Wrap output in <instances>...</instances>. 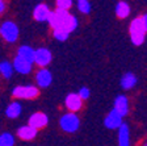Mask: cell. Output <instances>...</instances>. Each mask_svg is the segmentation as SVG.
Listing matches in <instances>:
<instances>
[{
    "label": "cell",
    "instance_id": "obj_1",
    "mask_svg": "<svg viewBox=\"0 0 147 146\" xmlns=\"http://www.w3.org/2000/svg\"><path fill=\"white\" fill-rule=\"evenodd\" d=\"M129 36H130V40H131L133 45L135 46L143 45L147 36V32L143 26L141 16H137V17H134L131 20V22L129 25Z\"/></svg>",
    "mask_w": 147,
    "mask_h": 146
},
{
    "label": "cell",
    "instance_id": "obj_2",
    "mask_svg": "<svg viewBox=\"0 0 147 146\" xmlns=\"http://www.w3.org/2000/svg\"><path fill=\"white\" fill-rule=\"evenodd\" d=\"M11 95L16 100H34L40 96V88L34 84L16 86L12 88Z\"/></svg>",
    "mask_w": 147,
    "mask_h": 146
},
{
    "label": "cell",
    "instance_id": "obj_3",
    "mask_svg": "<svg viewBox=\"0 0 147 146\" xmlns=\"http://www.w3.org/2000/svg\"><path fill=\"white\" fill-rule=\"evenodd\" d=\"M0 37L8 43H15L20 37V29L17 24L11 20H5L0 24Z\"/></svg>",
    "mask_w": 147,
    "mask_h": 146
},
{
    "label": "cell",
    "instance_id": "obj_4",
    "mask_svg": "<svg viewBox=\"0 0 147 146\" xmlns=\"http://www.w3.org/2000/svg\"><path fill=\"white\" fill-rule=\"evenodd\" d=\"M59 126L66 133H75L80 128V119L76 113L67 112L59 119Z\"/></svg>",
    "mask_w": 147,
    "mask_h": 146
},
{
    "label": "cell",
    "instance_id": "obj_5",
    "mask_svg": "<svg viewBox=\"0 0 147 146\" xmlns=\"http://www.w3.org/2000/svg\"><path fill=\"white\" fill-rule=\"evenodd\" d=\"M68 15H70V11H64V9H58V8L51 9L50 16L47 18V24L50 25L53 31H58V29L63 31Z\"/></svg>",
    "mask_w": 147,
    "mask_h": 146
},
{
    "label": "cell",
    "instance_id": "obj_6",
    "mask_svg": "<svg viewBox=\"0 0 147 146\" xmlns=\"http://www.w3.org/2000/svg\"><path fill=\"white\" fill-rule=\"evenodd\" d=\"M53 61V54L50 52V49L45 48V46H41V48L34 49V65L43 69V67H47Z\"/></svg>",
    "mask_w": 147,
    "mask_h": 146
},
{
    "label": "cell",
    "instance_id": "obj_7",
    "mask_svg": "<svg viewBox=\"0 0 147 146\" xmlns=\"http://www.w3.org/2000/svg\"><path fill=\"white\" fill-rule=\"evenodd\" d=\"M47 124H49V116L45 112H34L28 120V125H30L32 128L37 129V130L45 129Z\"/></svg>",
    "mask_w": 147,
    "mask_h": 146
},
{
    "label": "cell",
    "instance_id": "obj_8",
    "mask_svg": "<svg viewBox=\"0 0 147 146\" xmlns=\"http://www.w3.org/2000/svg\"><path fill=\"white\" fill-rule=\"evenodd\" d=\"M83 103H84V101L80 99L76 92H70V94L66 96V99H64V105H66L67 111L68 112H72V113H78L79 111H82Z\"/></svg>",
    "mask_w": 147,
    "mask_h": 146
},
{
    "label": "cell",
    "instance_id": "obj_9",
    "mask_svg": "<svg viewBox=\"0 0 147 146\" xmlns=\"http://www.w3.org/2000/svg\"><path fill=\"white\" fill-rule=\"evenodd\" d=\"M53 82L51 71L47 67H43L36 73V86L38 88H47Z\"/></svg>",
    "mask_w": 147,
    "mask_h": 146
},
{
    "label": "cell",
    "instance_id": "obj_10",
    "mask_svg": "<svg viewBox=\"0 0 147 146\" xmlns=\"http://www.w3.org/2000/svg\"><path fill=\"white\" fill-rule=\"evenodd\" d=\"M123 122V117L118 115L114 109H112L104 119V125L107 129H110V130H117V129L122 125Z\"/></svg>",
    "mask_w": 147,
    "mask_h": 146
},
{
    "label": "cell",
    "instance_id": "obj_11",
    "mask_svg": "<svg viewBox=\"0 0 147 146\" xmlns=\"http://www.w3.org/2000/svg\"><path fill=\"white\" fill-rule=\"evenodd\" d=\"M113 109L118 113L121 117H125L129 115V111H130V103H129L127 96L125 95H118V96L114 99V105Z\"/></svg>",
    "mask_w": 147,
    "mask_h": 146
},
{
    "label": "cell",
    "instance_id": "obj_12",
    "mask_svg": "<svg viewBox=\"0 0 147 146\" xmlns=\"http://www.w3.org/2000/svg\"><path fill=\"white\" fill-rule=\"evenodd\" d=\"M51 9L46 3L37 4L33 9V18L37 22H47V18L50 16Z\"/></svg>",
    "mask_w": 147,
    "mask_h": 146
},
{
    "label": "cell",
    "instance_id": "obj_13",
    "mask_svg": "<svg viewBox=\"0 0 147 146\" xmlns=\"http://www.w3.org/2000/svg\"><path fill=\"white\" fill-rule=\"evenodd\" d=\"M12 66H13V70L16 73H18L20 75H28V74H30L33 71V63L25 61V59L17 57V55L13 58Z\"/></svg>",
    "mask_w": 147,
    "mask_h": 146
},
{
    "label": "cell",
    "instance_id": "obj_14",
    "mask_svg": "<svg viewBox=\"0 0 147 146\" xmlns=\"http://www.w3.org/2000/svg\"><path fill=\"white\" fill-rule=\"evenodd\" d=\"M38 136V130L32 128L30 125H22L16 132V137L20 138L21 141H33Z\"/></svg>",
    "mask_w": 147,
    "mask_h": 146
},
{
    "label": "cell",
    "instance_id": "obj_15",
    "mask_svg": "<svg viewBox=\"0 0 147 146\" xmlns=\"http://www.w3.org/2000/svg\"><path fill=\"white\" fill-rule=\"evenodd\" d=\"M118 146H130V126L122 122L118 129Z\"/></svg>",
    "mask_w": 147,
    "mask_h": 146
},
{
    "label": "cell",
    "instance_id": "obj_16",
    "mask_svg": "<svg viewBox=\"0 0 147 146\" xmlns=\"http://www.w3.org/2000/svg\"><path fill=\"white\" fill-rule=\"evenodd\" d=\"M21 112H22V105L20 104L18 100L11 101L5 108V116L11 120H15V119H17V117H20Z\"/></svg>",
    "mask_w": 147,
    "mask_h": 146
},
{
    "label": "cell",
    "instance_id": "obj_17",
    "mask_svg": "<svg viewBox=\"0 0 147 146\" xmlns=\"http://www.w3.org/2000/svg\"><path fill=\"white\" fill-rule=\"evenodd\" d=\"M16 55L25 59V61L30 62V63H33L34 62V48H32L29 45H20L17 48V50H16Z\"/></svg>",
    "mask_w": 147,
    "mask_h": 146
},
{
    "label": "cell",
    "instance_id": "obj_18",
    "mask_svg": "<svg viewBox=\"0 0 147 146\" xmlns=\"http://www.w3.org/2000/svg\"><path fill=\"white\" fill-rule=\"evenodd\" d=\"M137 83H138V78L133 73H125L122 75V78H121V87L125 91L133 90L137 86Z\"/></svg>",
    "mask_w": 147,
    "mask_h": 146
},
{
    "label": "cell",
    "instance_id": "obj_19",
    "mask_svg": "<svg viewBox=\"0 0 147 146\" xmlns=\"http://www.w3.org/2000/svg\"><path fill=\"white\" fill-rule=\"evenodd\" d=\"M131 12V9H130V5H129L127 1L125 0H119L118 3L116 4V16L119 18V20H125V18L129 17Z\"/></svg>",
    "mask_w": 147,
    "mask_h": 146
},
{
    "label": "cell",
    "instance_id": "obj_20",
    "mask_svg": "<svg viewBox=\"0 0 147 146\" xmlns=\"http://www.w3.org/2000/svg\"><path fill=\"white\" fill-rule=\"evenodd\" d=\"M13 66L12 62L9 61H1L0 62V75L3 76L4 79H11L13 75Z\"/></svg>",
    "mask_w": 147,
    "mask_h": 146
},
{
    "label": "cell",
    "instance_id": "obj_21",
    "mask_svg": "<svg viewBox=\"0 0 147 146\" xmlns=\"http://www.w3.org/2000/svg\"><path fill=\"white\" fill-rule=\"evenodd\" d=\"M16 136L11 132H1L0 133V146H15Z\"/></svg>",
    "mask_w": 147,
    "mask_h": 146
},
{
    "label": "cell",
    "instance_id": "obj_22",
    "mask_svg": "<svg viewBox=\"0 0 147 146\" xmlns=\"http://www.w3.org/2000/svg\"><path fill=\"white\" fill-rule=\"evenodd\" d=\"M78 3V9H79V12L83 13V15H89L91 13V1L89 0H76Z\"/></svg>",
    "mask_w": 147,
    "mask_h": 146
},
{
    "label": "cell",
    "instance_id": "obj_23",
    "mask_svg": "<svg viewBox=\"0 0 147 146\" xmlns=\"http://www.w3.org/2000/svg\"><path fill=\"white\" fill-rule=\"evenodd\" d=\"M74 5L72 0H55V8L64 9V11H70Z\"/></svg>",
    "mask_w": 147,
    "mask_h": 146
},
{
    "label": "cell",
    "instance_id": "obj_24",
    "mask_svg": "<svg viewBox=\"0 0 147 146\" xmlns=\"http://www.w3.org/2000/svg\"><path fill=\"white\" fill-rule=\"evenodd\" d=\"M53 37H54L57 41H59V42H66V41L68 40L70 34H68L66 31L58 29V31H53Z\"/></svg>",
    "mask_w": 147,
    "mask_h": 146
},
{
    "label": "cell",
    "instance_id": "obj_25",
    "mask_svg": "<svg viewBox=\"0 0 147 146\" xmlns=\"http://www.w3.org/2000/svg\"><path fill=\"white\" fill-rule=\"evenodd\" d=\"M78 95H79V97L82 99L83 101H86L89 99V96H91V91H89L88 87H82V88L79 90V91L76 92Z\"/></svg>",
    "mask_w": 147,
    "mask_h": 146
},
{
    "label": "cell",
    "instance_id": "obj_26",
    "mask_svg": "<svg viewBox=\"0 0 147 146\" xmlns=\"http://www.w3.org/2000/svg\"><path fill=\"white\" fill-rule=\"evenodd\" d=\"M5 9H7L5 0H0V16H1L4 12H5Z\"/></svg>",
    "mask_w": 147,
    "mask_h": 146
},
{
    "label": "cell",
    "instance_id": "obj_27",
    "mask_svg": "<svg viewBox=\"0 0 147 146\" xmlns=\"http://www.w3.org/2000/svg\"><path fill=\"white\" fill-rule=\"evenodd\" d=\"M141 17H142V22H143V26H144V29H146V32H147V13L142 15Z\"/></svg>",
    "mask_w": 147,
    "mask_h": 146
},
{
    "label": "cell",
    "instance_id": "obj_28",
    "mask_svg": "<svg viewBox=\"0 0 147 146\" xmlns=\"http://www.w3.org/2000/svg\"><path fill=\"white\" fill-rule=\"evenodd\" d=\"M143 146H147V142H144V143H143Z\"/></svg>",
    "mask_w": 147,
    "mask_h": 146
}]
</instances>
